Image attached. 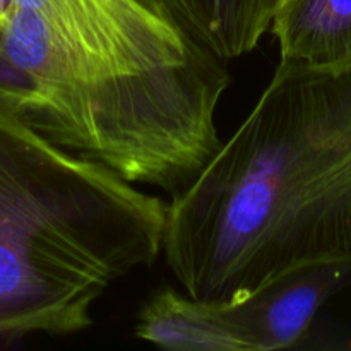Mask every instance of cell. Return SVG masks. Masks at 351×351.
I'll return each instance as SVG.
<instances>
[{
    "instance_id": "obj_1",
    "label": "cell",
    "mask_w": 351,
    "mask_h": 351,
    "mask_svg": "<svg viewBox=\"0 0 351 351\" xmlns=\"http://www.w3.org/2000/svg\"><path fill=\"white\" fill-rule=\"evenodd\" d=\"M226 62L167 0H0V108L168 197L221 146Z\"/></svg>"
},
{
    "instance_id": "obj_2",
    "label": "cell",
    "mask_w": 351,
    "mask_h": 351,
    "mask_svg": "<svg viewBox=\"0 0 351 351\" xmlns=\"http://www.w3.org/2000/svg\"><path fill=\"white\" fill-rule=\"evenodd\" d=\"M161 256L182 291L232 305L351 261V60H280L249 115L170 197Z\"/></svg>"
},
{
    "instance_id": "obj_3",
    "label": "cell",
    "mask_w": 351,
    "mask_h": 351,
    "mask_svg": "<svg viewBox=\"0 0 351 351\" xmlns=\"http://www.w3.org/2000/svg\"><path fill=\"white\" fill-rule=\"evenodd\" d=\"M168 202L0 108V348L95 326L96 302L163 254Z\"/></svg>"
},
{
    "instance_id": "obj_4",
    "label": "cell",
    "mask_w": 351,
    "mask_h": 351,
    "mask_svg": "<svg viewBox=\"0 0 351 351\" xmlns=\"http://www.w3.org/2000/svg\"><path fill=\"white\" fill-rule=\"evenodd\" d=\"M351 285V261L312 266L274 281L239 305L228 304L243 351L297 345L319 308Z\"/></svg>"
},
{
    "instance_id": "obj_5",
    "label": "cell",
    "mask_w": 351,
    "mask_h": 351,
    "mask_svg": "<svg viewBox=\"0 0 351 351\" xmlns=\"http://www.w3.org/2000/svg\"><path fill=\"white\" fill-rule=\"evenodd\" d=\"M136 336L167 350L242 351L225 302L199 300L163 287L141 307Z\"/></svg>"
},
{
    "instance_id": "obj_6",
    "label": "cell",
    "mask_w": 351,
    "mask_h": 351,
    "mask_svg": "<svg viewBox=\"0 0 351 351\" xmlns=\"http://www.w3.org/2000/svg\"><path fill=\"white\" fill-rule=\"evenodd\" d=\"M269 31L280 60L345 65L351 60V0H278Z\"/></svg>"
},
{
    "instance_id": "obj_7",
    "label": "cell",
    "mask_w": 351,
    "mask_h": 351,
    "mask_svg": "<svg viewBox=\"0 0 351 351\" xmlns=\"http://www.w3.org/2000/svg\"><path fill=\"white\" fill-rule=\"evenodd\" d=\"M225 60L256 50L269 31L278 0H167Z\"/></svg>"
}]
</instances>
